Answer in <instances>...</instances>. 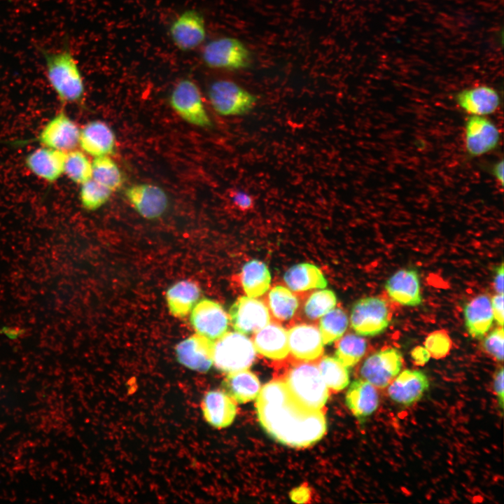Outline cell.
Returning <instances> with one entry per match:
<instances>
[{
    "label": "cell",
    "mask_w": 504,
    "mask_h": 504,
    "mask_svg": "<svg viewBox=\"0 0 504 504\" xmlns=\"http://www.w3.org/2000/svg\"><path fill=\"white\" fill-rule=\"evenodd\" d=\"M255 408L263 429L275 440L292 447H307L326 431L323 410H312L298 401L282 379L267 383L256 397Z\"/></svg>",
    "instance_id": "1"
},
{
    "label": "cell",
    "mask_w": 504,
    "mask_h": 504,
    "mask_svg": "<svg viewBox=\"0 0 504 504\" xmlns=\"http://www.w3.org/2000/svg\"><path fill=\"white\" fill-rule=\"evenodd\" d=\"M46 76L52 89L63 103H77L85 95V84L78 62L67 42L55 50L40 48Z\"/></svg>",
    "instance_id": "2"
},
{
    "label": "cell",
    "mask_w": 504,
    "mask_h": 504,
    "mask_svg": "<svg viewBox=\"0 0 504 504\" xmlns=\"http://www.w3.org/2000/svg\"><path fill=\"white\" fill-rule=\"evenodd\" d=\"M291 364L282 379L291 393L307 407L323 410L329 393L317 365L312 361L300 360Z\"/></svg>",
    "instance_id": "3"
},
{
    "label": "cell",
    "mask_w": 504,
    "mask_h": 504,
    "mask_svg": "<svg viewBox=\"0 0 504 504\" xmlns=\"http://www.w3.org/2000/svg\"><path fill=\"white\" fill-rule=\"evenodd\" d=\"M253 342L239 332H225L214 346V364L220 371L230 373L248 369L255 358Z\"/></svg>",
    "instance_id": "4"
},
{
    "label": "cell",
    "mask_w": 504,
    "mask_h": 504,
    "mask_svg": "<svg viewBox=\"0 0 504 504\" xmlns=\"http://www.w3.org/2000/svg\"><path fill=\"white\" fill-rule=\"evenodd\" d=\"M202 59L208 67L236 71L248 67L252 62V55L239 39L221 37L204 46Z\"/></svg>",
    "instance_id": "5"
},
{
    "label": "cell",
    "mask_w": 504,
    "mask_h": 504,
    "mask_svg": "<svg viewBox=\"0 0 504 504\" xmlns=\"http://www.w3.org/2000/svg\"><path fill=\"white\" fill-rule=\"evenodd\" d=\"M208 97L215 111L224 116L246 114L257 102L254 94L227 80L212 83L208 90Z\"/></svg>",
    "instance_id": "6"
},
{
    "label": "cell",
    "mask_w": 504,
    "mask_h": 504,
    "mask_svg": "<svg viewBox=\"0 0 504 504\" xmlns=\"http://www.w3.org/2000/svg\"><path fill=\"white\" fill-rule=\"evenodd\" d=\"M174 111L186 122L200 127L212 125L198 86L190 79H181L174 87L169 97Z\"/></svg>",
    "instance_id": "7"
},
{
    "label": "cell",
    "mask_w": 504,
    "mask_h": 504,
    "mask_svg": "<svg viewBox=\"0 0 504 504\" xmlns=\"http://www.w3.org/2000/svg\"><path fill=\"white\" fill-rule=\"evenodd\" d=\"M351 328L359 335L374 336L382 332L389 324L386 302L378 297H366L356 301L351 311Z\"/></svg>",
    "instance_id": "8"
},
{
    "label": "cell",
    "mask_w": 504,
    "mask_h": 504,
    "mask_svg": "<svg viewBox=\"0 0 504 504\" xmlns=\"http://www.w3.org/2000/svg\"><path fill=\"white\" fill-rule=\"evenodd\" d=\"M402 356L396 348H386L368 356L360 369V375L377 388H384L400 373Z\"/></svg>",
    "instance_id": "9"
},
{
    "label": "cell",
    "mask_w": 504,
    "mask_h": 504,
    "mask_svg": "<svg viewBox=\"0 0 504 504\" xmlns=\"http://www.w3.org/2000/svg\"><path fill=\"white\" fill-rule=\"evenodd\" d=\"M500 133L486 116L470 115L464 127V146L471 157H479L494 150L499 145Z\"/></svg>",
    "instance_id": "10"
},
{
    "label": "cell",
    "mask_w": 504,
    "mask_h": 504,
    "mask_svg": "<svg viewBox=\"0 0 504 504\" xmlns=\"http://www.w3.org/2000/svg\"><path fill=\"white\" fill-rule=\"evenodd\" d=\"M229 316L233 328L244 335L260 330L271 318L267 304L248 296L238 298L230 307Z\"/></svg>",
    "instance_id": "11"
},
{
    "label": "cell",
    "mask_w": 504,
    "mask_h": 504,
    "mask_svg": "<svg viewBox=\"0 0 504 504\" xmlns=\"http://www.w3.org/2000/svg\"><path fill=\"white\" fill-rule=\"evenodd\" d=\"M169 34L174 45L186 52L199 47L206 38V26L203 15L195 10L181 13L170 24Z\"/></svg>",
    "instance_id": "12"
},
{
    "label": "cell",
    "mask_w": 504,
    "mask_h": 504,
    "mask_svg": "<svg viewBox=\"0 0 504 504\" xmlns=\"http://www.w3.org/2000/svg\"><path fill=\"white\" fill-rule=\"evenodd\" d=\"M80 129L63 111L54 115L40 131L38 140L43 146L68 152L79 143Z\"/></svg>",
    "instance_id": "13"
},
{
    "label": "cell",
    "mask_w": 504,
    "mask_h": 504,
    "mask_svg": "<svg viewBox=\"0 0 504 504\" xmlns=\"http://www.w3.org/2000/svg\"><path fill=\"white\" fill-rule=\"evenodd\" d=\"M125 195L136 211L143 218L152 220L167 211L169 199L165 191L152 183H138L128 187Z\"/></svg>",
    "instance_id": "14"
},
{
    "label": "cell",
    "mask_w": 504,
    "mask_h": 504,
    "mask_svg": "<svg viewBox=\"0 0 504 504\" xmlns=\"http://www.w3.org/2000/svg\"><path fill=\"white\" fill-rule=\"evenodd\" d=\"M228 319L220 304L206 298L195 304L190 316V323L197 333L212 340L227 332Z\"/></svg>",
    "instance_id": "15"
},
{
    "label": "cell",
    "mask_w": 504,
    "mask_h": 504,
    "mask_svg": "<svg viewBox=\"0 0 504 504\" xmlns=\"http://www.w3.org/2000/svg\"><path fill=\"white\" fill-rule=\"evenodd\" d=\"M214 340L195 333L177 344V360L191 370L206 372L214 364Z\"/></svg>",
    "instance_id": "16"
},
{
    "label": "cell",
    "mask_w": 504,
    "mask_h": 504,
    "mask_svg": "<svg viewBox=\"0 0 504 504\" xmlns=\"http://www.w3.org/2000/svg\"><path fill=\"white\" fill-rule=\"evenodd\" d=\"M289 351L300 360L313 361L323 353L319 330L314 324L298 323L288 331Z\"/></svg>",
    "instance_id": "17"
},
{
    "label": "cell",
    "mask_w": 504,
    "mask_h": 504,
    "mask_svg": "<svg viewBox=\"0 0 504 504\" xmlns=\"http://www.w3.org/2000/svg\"><path fill=\"white\" fill-rule=\"evenodd\" d=\"M457 105L470 115L486 116L500 106L498 92L487 85H479L459 91L455 96Z\"/></svg>",
    "instance_id": "18"
},
{
    "label": "cell",
    "mask_w": 504,
    "mask_h": 504,
    "mask_svg": "<svg viewBox=\"0 0 504 504\" xmlns=\"http://www.w3.org/2000/svg\"><path fill=\"white\" fill-rule=\"evenodd\" d=\"M428 387V379L423 372L407 369L391 381L387 391L392 400L408 406L419 400Z\"/></svg>",
    "instance_id": "19"
},
{
    "label": "cell",
    "mask_w": 504,
    "mask_h": 504,
    "mask_svg": "<svg viewBox=\"0 0 504 504\" xmlns=\"http://www.w3.org/2000/svg\"><path fill=\"white\" fill-rule=\"evenodd\" d=\"M78 145L83 151L94 158L110 155L115 148L113 131L102 120H92L80 130Z\"/></svg>",
    "instance_id": "20"
},
{
    "label": "cell",
    "mask_w": 504,
    "mask_h": 504,
    "mask_svg": "<svg viewBox=\"0 0 504 504\" xmlns=\"http://www.w3.org/2000/svg\"><path fill=\"white\" fill-rule=\"evenodd\" d=\"M385 288L392 300L405 306H417L421 303L419 274L415 270L401 269L386 281Z\"/></svg>",
    "instance_id": "21"
},
{
    "label": "cell",
    "mask_w": 504,
    "mask_h": 504,
    "mask_svg": "<svg viewBox=\"0 0 504 504\" xmlns=\"http://www.w3.org/2000/svg\"><path fill=\"white\" fill-rule=\"evenodd\" d=\"M252 342L255 351L268 358L282 360L288 355V331L278 322H270L254 332Z\"/></svg>",
    "instance_id": "22"
},
{
    "label": "cell",
    "mask_w": 504,
    "mask_h": 504,
    "mask_svg": "<svg viewBox=\"0 0 504 504\" xmlns=\"http://www.w3.org/2000/svg\"><path fill=\"white\" fill-rule=\"evenodd\" d=\"M201 407L205 420L217 428L231 425L237 414L234 401L221 390L207 391L202 398Z\"/></svg>",
    "instance_id": "23"
},
{
    "label": "cell",
    "mask_w": 504,
    "mask_h": 504,
    "mask_svg": "<svg viewBox=\"0 0 504 504\" xmlns=\"http://www.w3.org/2000/svg\"><path fill=\"white\" fill-rule=\"evenodd\" d=\"M65 153L43 146L29 153L25 158V164L39 178L54 182L64 174Z\"/></svg>",
    "instance_id": "24"
},
{
    "label": "cell",
    "mask_w": 504,
    "mask_h": 504,
    "mask_svg": "<svg viewBox=\"0 0 504 504\" xmlns=\"http://www.w3.org/2000/svg\"><path fill=\"white\" fill-rule=\"evenodd\" d=\"M345 400L349 410L360 421L372 414L379 404L377 388L361 378L352 382Z\"/></svg>",
    "instance_id": "25"
},
{
    "label": "cell",
    "mask_w": 504,
    "mask_h": 504,
    "mask_svg": "<svg viewBox=\"0 0 504 504\" xmlns=\"http://www.w3.org/2000/svg\"><path fill=\"white\" fill-rule=\"evenodd\" d=\"M463 314L469 334L475 338L483 337L493 321L491 299L484 294L475 296L465 304Z\"/></svg>",
    "instance_id": "26"
},
{
    "label": "cell",
    "mask_w": 504,
    "mask_h": 504,
    "mask_svg": "<svg viewBox=\"0 0 504 504\" xmlns=\"http://www.w3.org/2000/svg\"><path fill=\"white\" fill-rule=\"evenodd\" d=\"M223 388L234 401L245 403L256 398L261 386L256 375L245 369L228 373L223 381Z\"/></svg>",
    "instance_id": "27"
},
{
    "label": "cell",
    "mask_w": 504,
    "mask_h": 504,
    "mask_svg": "<svg viewBox=\"0 0 504 504\" xmlns=\"http://www.w3.org/2000/svg\"><path fill=\"white\" fill-rule=\"evenodd\" d=\"M201 290L194 281L183 280L172 285L166 292L169 312L175 317L187 316L200 298Z\"/></svg>",
    "instance_id": "28"
},
{
    "label": "cell",
    "mask_w": 504,
    "mask_h": 504,
    "mask_svg": "<svg viewBox=\"0 0 504 504\" xmlns=\"http://www.w3.org/2000/svg\"><path fill=\"white\" fill-rule=\"evenodd\" d=\"M288 288L295 293L315 288H325L328 282L321 270L316 265L303 262L290 267L284 275Z\"/></svg>",
    "instance_id": "29"
},
{
    "label": "cell",
    "mask_w": 504,
    "mask_h": 504,
    "mask_svg": "<svg viewBox=\"0 0 504 504\" xmlns=\"http://www.w3.org/2000/svg\"><path fill=\"white\" fill-rule=\"evenodd\" d=\"M267 306L276 322L286 323L294 318L299 308L300 302L290 289L277 285L267 294Z\"/></svg>",
    "instance_id": "30"
},
{
    "label": "cell",
    "mask_w": 504,
    "mask_h": 504,
    "mask_svg": "<svg viewBox=\"0 0 504 504\" xmlns=\"http://www.w3.org/2000/svg\"><path fill=\"white\" fill-rule=\"evenodd\" d=\"M271 275L266 264L258 260L246 262L241 272V283L248 297L262 295L270 286Z\"/></svg>",
    "instance_id": "31"
},
{
    "label": "cell",
    "mask_w": 504,
    "mask_h": 504,
    "mask_svg": "<svg viewBox=\"0 0 504 504\" xmlns=\"http://www.w3.org/2000/svg\"><path fill=\"white\" fill-rule=\"evenodd\" d=\"M320 374L327 387L332 391H340L349 383L348 368L335 357L323 356L317 363Z\"/></svg>",
    "instance_id": "32"
},
{
    "label": "cell",
    "mask_w": 504,
    "mask_h": 504,
    "mask_svg": "<svg viewBox=\"0 0 504 504\" xmlns=\"http://www.w3.org/2000/svg\"><path fill=\"white\" fill-rule=\"evenodd\" d=\"M92 178L112 192L122 186V172L109 155L95 157L92 162Z\"/></svg>",
    "instance_id": "33"
},
{
    "label": "cell",
    "mask_w": 504,
    "mask_h": 504,
    "mask_svg": "<svg viewBox=\"0 0 504 504\" xmlns=\"http://www.w3.org/2000/svg\"><path fill=\"white\" fill-rule=\"evenodd\" d=\"M365 340L359 335L349 333L340 338L335 351V358L346 368L357 364L366 351Z\"/></svg>",
    "instance_id": "34"
},
{
    "label": "cell",
    "mask_w": 504,
    "mask_h": 504,
    "mask_svg": "<svg viewBox=\"0 0 504 504\" xmlns=\"http://www.w3.org/2000/svg\"><path fill=\"white\" fill-rule=\"evenodd\" d=\"M348 317L340 308H333L321 317L318 322L323 344H328L340 339L348 326Z\"/></svg>",
    "instance_id": "35"
},
{
    "label": "cell",
    "mask_w": 504,
    "mask_h": 504,
    "mask_svg": "<svg viewBox=\"0 0 504 504\" xmlns=\"http://www.w3.org/2000/svg\"><path fill=\"white\" fill-rule=\"evenodd\" d=\"M92 162L86 153L76 149L66 152L64 174L73 182L82 184L92 178Z\"/></svg>",
    "instance_id": "36"
},
{
    "label": "cell",
    "mask_w": 504,
    "mask_h": 504,
    "mask_svg": "<svg viewBox=\"0 0 504 504\" xmlns=\"http://www.w3.org/2000/svg\"><path fill=\"white\" fill-rule=\"evenodd\" d=\"M337 304L335 293L329 289L316 290L312 293L304 300L302 314L309 321H316Z\"/></svg>",
    "instance_id": "37"
},
{
    "label": "cell",
    "mask_w": 504,
    "mask_h": 504,
    "mask_svg": "<svg viewBox=\"0 0 504 504\" xmlns=\"http://www.w3.org/2000/svg\"><path fill=\"white\" fill-rule=\"evenodd\" d=\"M111 193V190L91 178L81 184L79 198L85 209L94 211L108 202Z\"/></svg>",
    "instance_id": "38"
},
{
    "label": "cell",
    "mask_w": 504,
    "mask_h": 504,
    "mask_svg": "<svg viewBox=\"0 0 504 504\" xmlns=\"http://www.w3.org/2000/svg\"><path fill=\"white\" fill-rule=\"evenodd\" d=\"M424 347L431 358L442 359L449 354L452 348V341L447 331L435 330L428 335L424 342Z\"/></svg>",
    "instance_id": "39"
},
{
    "label": "cell",
    "mask_w": 504,
    "mask_h": 504,
    "mask_svg": "<svg viewBox=\"0 0 504 504\" xmlns=\"http://www.w3.org/2000/svg\"><path fill=\"white\" fill-rule=\"evenodd\" d=\"M503 328L500 326L484 337L482 342V349L493 360L502 362L503 360Z\"/></svg>",
    "instance_id": "40"
},
{
    "label": "cell",
    "mask_w": 504,
    "mask_h": 504,
    "mask_svg": "<svg viewBox=\"0 0 504 504\" xmlns=\"http://www.w3.org/2000/svg\"><path fill=\"white\" fill-rule=\"evenodd\" d=\"M230 197L235 207L241 211H248L254 206L253 198L244 190H235L232 191Z\"/></svg>",
    "instance_id": "41"
},
{
    "label": "cell",
    "mask_w": 504,
    "mask_h": 504,
    "mask_svg": "<svg viewBox=\"0 0 504 504\" xmlns=\"http://www.w3.org/2000/svg\"><path fill=\"white\" fill-rule=\"evenodd\" d=\"M493 393L498 398V405L501 410L503 409L504 386H503V368L501 366L496 370L493 379Z\"/></svg>",
    "instance_id": "42"
},
{
    "label": "cell",
    "mask_w": 504,
    "mask_h": 504,
    "mask_svg": "<svg viewBox=\"0 0 504 504\" xmlns=\"http://www.w3.org/2000/svg\"><path fill=\"white\" fill-rule=\"evenodd\" d=\"M491 309L493 319L500 325L503 326L504 308L503 294H496L491 300Z\"/></svg>",
    "instance_id": "43"
},
{
    "label": "cell",
    "mask_w": 504,
    "mask_h": 504,
    "mask_svg": "<svg viewBox=\"0 0 504 504\" xmlns=\"http://www.w3.org/2000/svg\"><path fill=\"white\" fill-rule=\"evenodd\" d=\"M411 358L414 365L424 366L426 365L430 356L424 346H417L411 351Z\"/></svg>",
    "instance_id": "44"
},
{
    "label": "cell",
    "mask_w": 504,
    "mask_h": 504,
    "mask_svg": "<svg viewBox=\"0 0 504 504\" xmlns=\"http://www.w3.org/2000/svg\"><path fill=\"white\" fill-rule=\"evenodd\" d=\"M291 500L298 503H305L311 498V492L308 486L301 485L290 493Z\"/></svg>",
    "instance_id": "45"
},
{
    "label": "cell",
    "mask_w": 504,
    "mask_h": 504,
    "mask_svg": "<svg viewBox=\"0 0 504 504\" xmlns=\"http://www.w3.org/2000/svg\"><path fill=\"white\" fill-rule=\"evenodd\" d=\"M503 160L500 159L490 167V173L501 186H503Z\"/></svg>",
    "instance_id": "46"
},
{
    "label": "cell",
    "mask_w": 504,
    "mask_h": 504,
    "mask_svg": "<svg viewBox=\"0 0 504 504\" xmlns=\"http://www.w3.org/2000/svg\"><path fill=\"white\" fill-rule=\"evenodd\" d=\"M503 264L501 263L496 270L493 278V288L498 294H503Z\"/></svg>",
    "instance_id": "47"
}]
</instances>
